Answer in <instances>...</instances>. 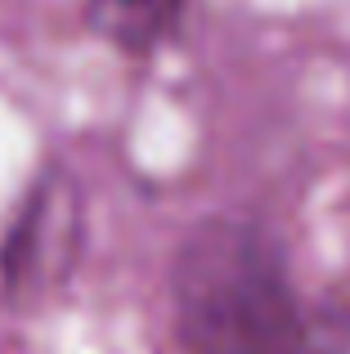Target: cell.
<instances>
[{
    "label": "cell",
    "instance_id": "6da1fadb",
    "mask_svg": "<svg viewBox=\"0 0 350 354\" xmlns=\"http://www.w3.org/2000/svg\"><path fill=\"white\" fill-rule=\"evenodd\" d=\"M171 301L184 354H346L297 296L283 247L247 220H207L184 238Z\"/></svg>",
    "mask_w": 350,
    "mask_h": 354
},
{
    "label": "cell",
    "instance_id": "7a4b0ae2",
    "mask_svg": "<svg viewBox=\"0 0 350 354\" xmlns=\"http://www.w3.org/2000/svg\"><path fill=\"white\" fill-rule=\"evenodd\" d=\"M193 0H90V27L126 54H149L184 27Z\"/></svg>",
    "mask_w": 350,
    "mask_h": 354
}]
</instances>
